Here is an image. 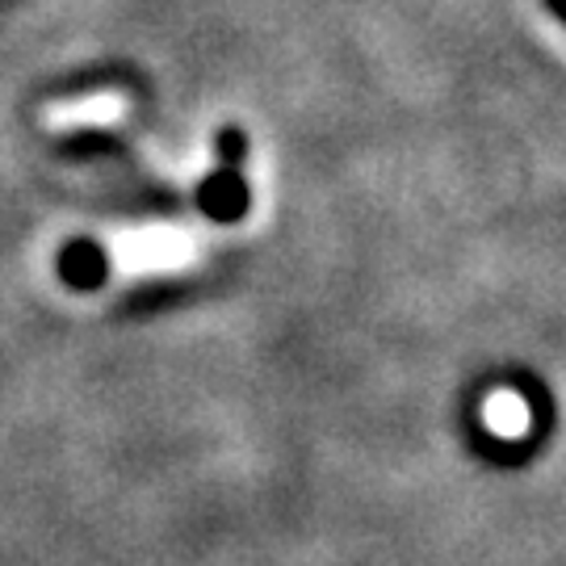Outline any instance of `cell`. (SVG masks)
<instances>
[{"label":"cell","mask_w":566,"mask_h":566,"mask_svg":"<svg viewBox=\"0 0 566 566\" xmlns=\"http://www.w3.org/2000/svg\"><path fill=\"white\" fill-rule=\"evenodd\" d=\"M240 151L243 143L240 135L231 130V135H223V172L214 177V181L206 185V206H210V214H219V219H235L243 210V202H248V193H243V181L240 172H235V164H240Z\"/></svg>","instance_id":"cell-1"},{"label":"cell","mask_w":566,"mask_h":566,"mask_svg":"<svg viewBox=\"0 0 566 566\" xmlns=\"http://www.w3.org/2000/svg\"><path fill=\"white\" fill-rule=\"evenodd\" d=\"M546 4H549V13H554V18L566 21V0H546Z\"/></svg>","instance_id":"cell-2"}]
</instances>
